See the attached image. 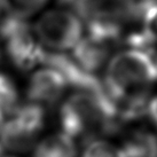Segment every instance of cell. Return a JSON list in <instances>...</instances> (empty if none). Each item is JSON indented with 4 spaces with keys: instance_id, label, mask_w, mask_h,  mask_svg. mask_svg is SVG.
I'll return each mask as SVG.
<instances>
[{
    "instance_id": "obj_1",
    "label": "cell",
    "mask_w": 157,
    "mask_h": 157,
    "mask_svg": "<svg viewBox=\"0 0 157 157\" xmlns=\"http://www.w3.org/2000/svg\"><path fill=\"white\" fill-rule=\"evenodd\" d=\"M105 79L115 109L131 115L144 109V93L157 80V59L144 49L122 51L109 60Z\"/></svg>"
},
{
    "instance_id": "obj_2",
    "label": "cell",
    "mask_w": 157,
    "mask_h": 157,
    "mask_svg": "<svg viewBox=\"0 0 157 157\" xmlns=\"http://www.w3.org/2000/svg\"><path fill=\"white\" fill-rule=\"evenodd\" d=\"M116 109L101 93L77 91L63 101L60 109L62 133L70 138L91 136L111 125Z\"/></svg>"
},
{
    "instance_id": "obj_3",
    "label": "cell",
    "mask_w": 157,
    "mask_h": 157,
    "mask_svg": "<svg viewBox=\"0 0 157 157\" xmlns=\"http://www.w3.org/2000/svg\"><path fill=\"white\" fill-rule=\"evenodd\" d=\"M41 47L54 53L72 51L84 37V25L77 14L66 8L48 9L32 25Z\"/></svg>"
},
{
    "instance_id": "obj_4",
    "label": "cell",
    "mask_w": 157,
    "mask_h": 157,
    "mask_svg": "<svg viewBox=\"0 0 157 157\" xmlns=\"http://www.w3.org/2000/svg\"><path fill=\"white\" fill-rule=\"evenodd\" d=\"M0 43L15 68L29 71L41 64L45 49L36 38L28 20L5 15L0 22Z\"/></svg>"
},
{
    "instance_id": "obj_5",
    "label": "cell",
    "mask_w": 157,
    "mask_h": 157,
    "mask_svg": "<svg viewBox=\"0 0 157 157\" xmlns=\"http://www.w3.org/2000/svg\"><path fill=\"white\" fill-rule=\"evenodd\" d=\"M46 123V109L38 105L21 103L0 132V146L5 151L24 154L33 150Z\"/></svg>"
},
{
    "instance_id": "obj_6",
    "label": "cell",
    "mask_w": 157,
    "mask_h": 157,
    "mask_svg": "<svg viewBox=\"0 0 157 157\" xmlns=\"http://www.w3.org/2000/svg\"><path fill=\"white\" fill-rule=\"evenodd\" d=\"M68 88L66 79L53 68L41 66L31 74L26 96L28 102L38 105L43 108L53 107L61 100Z\"/></svg>"
},
{
    "instance_id": "obj_7",
    "label": "cell",
    "mask_w": 157,
    "mask_h": 157,
    "mask_svg": "<svg viewBox=\"0 0 157 157\" xmlns=\"http://www.w3.org/2000/svg\"><path fill=\"white\" fill-rule=\"evenodd\" d=\"M113 38L90 32L88 36H84L79 44L71 51V57L82 69L93 74L99 70L109 56Z\"/></svg>"
},
{
    "instance_id": "obj_8",
    "label": "cell",
    "mask_w": 157,
    "mask_h": 157,
    "mask_svg": "<svg viewBox=\"0 0 157 157\" xmlns=\"http://www.w3.org/2000/svg\"><path fill=\"white\" fill-rule=\"evenodd\" d=\"M32 157H76L77 147L75 140L64 133H55L37 142Z\"/></svg>"
},
{
    "instance_id": "obj_9",
    "label": "cell",
    "mask_w": 157,
    "mask_h": 157,
    "mask_svg": "<svg viewBox=\"0 0 157 157\" xmlns=\"http://www.w3.org/2000/svg\"><path fill=\"white\" fill-rule=\"evenodd\" d=\"M121 149L124 157H157V136L148 132H134Z\"/></svg>"
},
{
    "instance_id": "obj_10",
    "label": "cell",
    "mask_w": 157,
    "mask_h": 157,
    "mask_svg": "<svg viewBox=\"0 0 157 157\" xmlns=\"http://www.w3.org/2000/svg\"><path fill=\"white\" fill-rule=\"evenodd\" d=\"M20 105V92L16 83L9 75L0 71V113L9 117Z\"/></svg>"
},
{
    "instance_id": "obj_11",
    "label": "cell",
    "mask_w": 157,
    "mask_h": 157,
    "mask_svg": "<svg viewBox=\"0 0 157 157\" xmlns=\"http://www.w3.org/2000/svg\"><path fill=\"white\" fill-rule=\"evenodd\" d=\"M49 0H1L5 14L28 20L40 12Z\"/></svg>"
},
{
    "instance_id": "obj_12",
    "label": "cell",
    "mask_w": 157,
    "mask_h": 157,
    "mask_svg": "<svg viewBox=\"0 0 157 157\" xmlns=\"http://www.w3.org/2000/svg\"><path fill=\"white\" fill-rule=\"evenodd\" d=\"M139 44H157V4L142 7V35Z\"/></svg>"
},
{
    "instance_id": "obj_13",
    "label": "cell",
    "mask_w": 157,
    "mask_h": 157,
    "mask_svg": "<svg viewBox=\"0 0 157 157\" xmlns=\"http://www.w3.org/2000/svg\"><path fill=\"white\" fill-rule=\"evenodd\" d=\"M82 157H124L121 147L105 140H90Z\"/></svg>"
},
{
    "instance_id": "obj_14",
    "label": "cell",
    "mask_w": 157,
    "mask_h": 157,
    "mask_svg": "<svg viewBox=\"0 0 157 157\" xmlns=\"http://www.w3.org/2000/svg\"><path fill=\"white\" fill-rule=\"evenodd\" d=\"M147 113L155 127L157 128V95L151 98L147 105Z\"/></svg>"
},
{
    "instance_id": "obj_15",
    "label": "cell",
    "mask_w": 157,
    "mask_h": 157,
    "mask_svg": "<svg viewBox=\"0 0 157 157\" xmlns=\"http://www.w3.org/2000/svg\"><path fill=\"white\" fill-rule=\"evenodd\" d=\"M5 10H4V7H2V4H1V0H0V22H1V20L5 17Z\"/></svg>"
},
{
    "instance_id": "obj_16",
    "label": "cell",
    "mask_w": 157,
    "mask_h": 157,
    "mask_svg": "<svg viewBox=\"0 0 157 157\" xmlns=\"http://www.w3.org/2000/svg\"><path fill=\"white\" fill-rule=\"evenodd\" d=\"M4 124H5V116L1 113H0V132H1V130H2V126H4Z\"/></svg>"
},
{
    "instance_id": "obj_17",
    "label": "cell",
    "mask_w": 157,
    "mask_h": 157,
    "mask_svg": "<svg viewBox=\"0 0 157 157\" xmlns=\"http://www.w3.org/2000/svg\"><path fill=\"white\" fill-rule=\"evenodd\" d=\"M0 157H18L15 154H7L6 151H4L2 154H0Z\"/></svg>"
},
{
    "instance_id": "obj_18",
    "label": "cell",
    "mask_w": 157,
    "mask_h": 157,
    "mask_svg": "<svg viewBox=\"0 0 157 157\" xmlns=\"http://www.w3.org/2000/svg\"><path fill=\"white\" fill-rule=\"evenodd\" d=\"M1 59H2V47H1V43H0V62H1Z\"/></svg>"
}]
</instances>
